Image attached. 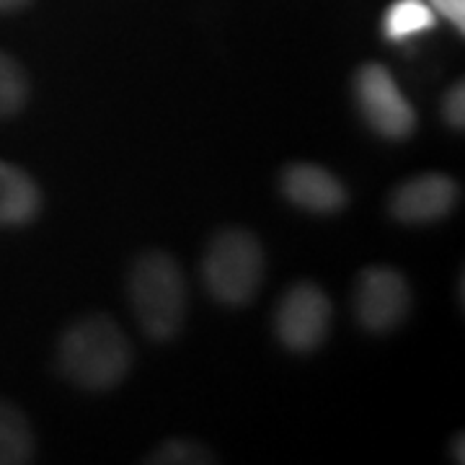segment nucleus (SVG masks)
Returning <instances> with one entry per match:
<instances>
[{
	"mask_svg": "<svg viewBox=\"0 0 465 465\" xmlns=\"http://www.w3.org/2000/svg\"><path fill=\"white\" fill-rule=\"evenodd\" d=\"M57 365L63 378L91 393L112 391L127 378L133 347L109 316L78 318L57 341Z\"/></svg>",
	"mask_w": 465,
	"mask_h": 465,
	"instance_id": "1",
	"label": "nucleus"
},
{
	"mask_svg": "<svg viewBox=\"0 0 465 465\" xmlns=\"http://www.w3.org/2000/svg\"><path fill=\"white\" fill-rule=\"evenodd\" d=\"M130 302L140 329L155 341H168L186 321V280L166 251H145L130 269Z\"/></svg>",
	"mask_w": 465,
	"mask_h": 465,
	"instance_id": "2",
	"label": "nucleus"
},
{
	"mask_svg": "<svg viewBox=\"0 0 465 465\" xmlns=\"http://www.w3.org/2000/svg\"><path fill=\"white\" fill-rule=\"evenodd\" d=\"M266 256L259 238L243 228L217 232L202 259V280L223 305H246L262 290Z\"/></svg>",
	"mask_w": 465,
	"mask_h": 465,
	"instance_id": "3",
	"label": "nucleus"
},
{
	"mask_svg": "<svg viewBox=\"0 0 465 465\" xmlns=\"http://www.w3.org/2000/svg\"><path fill=\"white\" fill-rule=\"evenodd\" d=\"M333 308L329 295L313 282L292 284L280 300L274 329L284 347L298 354L316 351L331 331Z\"/></svg>",
	"mask_w": 465,
	"mask_h": 465,
	"instance_id": "4",
	"label": "nucleus"
},
{
	"mask_svg": "<svg viewBox=\"0 0 465 465\" xmlns=\"http://www.w3.org/2000/svg\"><path fill=\"white\" fill-rule=\"evenodd\" d=\"M354 96L365 122L388 140H406L416 130V112L388 67L367 63L354 78Z\"/></svg>",
	"mask_w": 465,
	"mask_h": 465,
	"instance_id": "5",
	"label": "nucleus"
},
{
	"mask_svg": "<svg viewBox=\"0 0 465 465\" xmlns=\"http://www.w3.org/2000/svg\"><path fill=\"white\" fill-rule=\"evenodd\" d=\"M411 311L406 277L391 266H367L354 287V313L365 331H393Z\"/></svg>",
	"mask_w": 465,
	"mask_h": 465,
	"instance_id": "6",
	"label": "nucleus"
},
{
	"mask_svg": "<svg viewBox=\"0 0 465 465\" xmlns=\"http://www.w3.org/2000/svg\"><path fill=\"white\" fill-rule=\"evenodd\" d=\"M460 197L455 179L445 173H421L403 182L391 197V215L406 225H424L448 217Z\"/></svg>",
	"mask_w": 465,
	"mask_h": 465,
	"instance_id": "7",
	"label": "nucleus"
},
{
	"mask_svg": "<svg viewBox=\"0 0 465 465\" xmlns=\"http://www.w3.org/2000/svg\"><path fill=\"white\" fill-rule=\"evenodd\" d=\"M282 194L300 210L316 215H333L347 207L344 183L318 163H292L282 171Z\"/></svg>",
	"mask_w": 465,
	"mask_h": 465,
	"instance_id": "8",
	"label": "nucleus"
},
{
	"mask_svg": "<svg viewBox=\"0 0 465 465\" xmlns=\"http://www.w3.org/2000/svg\"><path fill=\"white\" fill-rule=\"evenodd\" d=\"M42 210V189L24 168L0 161V228L29 225Z\"/></svg>",
	"mask_w": 465,
	"mask_h": 465,
	"instance_id": "9",
	"label": "nucleus"
},
{
	"mask_svg": "<svg viewBox=\"0 0 465 465\" xmlns=\"http://www.w3.org/2000/svg\"><path fill=\"white\" fill-rule=\"evenodd\" d=\"M34 458V434L26 416L0 399V465H24Z\"/></svg>",
	"mask_w": 465,
	"mask_h": 465,
	"instance_id": "10",
	"label": "nucleus"
},
{
	"mask_svg": "<svg viewBox=\"0 0 465 465\" xmlns=\"http://www.w3.org/2000/svg\"><path fill=\"white\" fill-rule=\"evenodd\" d=\"M437 16H434L432 5L424 0H399L388 8V14L382 18V32L391 42H403L411 39L416 34H424L434 29Z\"/></svg>",
	"mask_w": 465,
	"mask_h": 465,
	"instance_id": "11",
	"label": "nucleus"
},
{
	"mask_svg": "<svg viewBox=\"0 0 465 465\" xmlns=\"http://www.w3.org/2000/svg\"><path fill=\"white\" fill-rule=\"evenodd\" d=\"M29 101L26 70L11 54L0 52V119L18 114Z\"/></svg>",
	"mask_w": 465,
	"mask_h": 465,
	"instance_id": "12",
	"label": "nucleus"
},
{
	"mask_svg": "<svg viewBox=\"0 0 465 465\" xmlns=\"http://www.w3.org/2000/svg\"><path fill=\"white\" fill-rule=\"evenodd\" d=\"M150 463L155 465H197V463H213L210 452L189 440H168L161 448L153 452Z\"/></svg>",
	"mask_w": 465,
	"mask_h": 465,
	"instance_id": "13",
	"label": "nucleus"
},
{
	"mask_svg": "<svg viewBox=\"0 0 465 465\" xmlns=\"http://www.w3.org/2000/svg\"><path fill=\"white\" fill-rule=\"evenodd\" d=\"M442 112H445V119L452 130H463L465 122V88L463 84H455L448 91L445 96V104H442Z\"/></svg>",
	"mask_w": 465,
	"mask_h": 465,
	"instance_id": "14",
	"label": "nucleus"
},
{
	"mask_svg": "<svg viewBox=\"0 0 465 465\" xmlns=\"http://www.w3.org/2000/svg\"><path fill=\"white\" fill-rule=\"evenodd\" d=\"M432 11H437L440 16H445L458 26V32L465 29V0H430Z\"/></svg>",
	"mask_w": 465,
	"mask_h": 465,
	"instance_id": "15",
	"label": "nucleus"
},
{
	"mask_svg": "<svg viewBox=\"0 0 465 465\" xmlns=\"http://www.w3.org/2000/svg\"><path fill=\"white\" fill-rule=\"evenodd\" d=\"M32 0H0V14H11V11H21L26 8Z\"/></svg>",
	"mask_w": 465,
	"mask_h": 465,
	"instance_id": "16",
	"label": "nucleus"
},
{
	"mask_svg": "<svg viewBox=\"0 0 465 465\" xmlns=\"http://www.w3.org/2000/svg\"><path fill=\"white\" fill-rule=\"evenodd\" d=\"M458 463H463V437H458Z\"/></svg>",
	"mask_w": 465,
	"mask_h": 465,
	"instance_id": "17",
	"label": "nucleus"
}]
</instances>
